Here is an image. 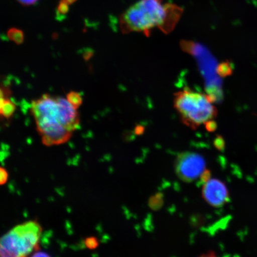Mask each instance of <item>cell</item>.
<instances>
[{
  "label": "cell",
  "instance_id": "6da1fadb",
  "mask_svg": "<svg viewBox=\"0 0 257 257\" xmlns=\"http://www.w3.org/2000/svg\"><path fill=\"white\" fill-rule=\"evenodd\" d=\"M31 111L42 142L47 147L68 142L80 125L78 110L61 96L42 95L32 102Z\"/></svg>",
  "mask_w": 257,
  "mask_h": 257
},
{
  "label": "cell",
  "instance_id": "7a4b0ae2",
  "mask_svg": "<svg viewBox=\"0 0 257 257\" xmlns=\"http://www.w3.org/2000/svg\"><path fill=\"white\" fill-rule=\"evenodd\" d=\"M184 10L173 3L163 0H139L130 6L119 18L123 34L143 32L147 37L154 28L165 34L174 30Z\"/></svg>",
  "mask_w": 257,
  "mask_h": 257
},
{
  "label": "cell",
  "instance_id": "3957f363",
  "mask_svg": "<svg viewBox=\"0 0 257 257\" xmlns=\"http://www.w3.org/2000/svg\"><path fill=\"white\" fill-rule=\"evenodd\" d=\"M173 106L182 123L193 130L214 120L217 115L210 96L188 88L175 93Z\"/></svg>",
  "mask_w": 257,
  "mask_h": 257
},
{
  "label": "cell",
  "instance_id": "277c9868",
  "mask_svg": "<svg viewBox=\"0 0 257 257\" xmlns=\"http://www.w3.org/2000/svg\"><path fill=\"white\" fill-rule=\"evenodd\" d=\"M43 227L36 220L16 225L0 236V257H24L39 250Z\"/></svg>",
  "mask_w": 257,
  "mask_h": 257
},
{
  "label": "cell",
  "instance_id": "5b68a950",
  "mask_svg": "<svg viewBox=\"0 0 257 257\" xmlns=\"http://www.w3.org/2000/svg\"><path fill=\"white\" fill-rule=\"evenodd\" d=\"M205 170V162L200 154L193 152L179 154L175 162V170L178 178L186 183L200 178Z\"/></svg>",
  "mask_w": 257,
  "mask_h": 257
},
{
  "label": "cell",
  "instance_id": "8992f818",
  "mask_svg": "<svg viewBox=\"0 0 257 257\" xmlns=\"http://www.w3.org/2000/svg\"><path fill=\"white\" fill-rule=\"evenodd\" d=\"M202 196L209 205L221 207L229 200V193L224 182L217 179H210L202 189Z\"/></svg>",
  "mask_w": 257,
  "mask_h": 257
},
{
  "label": "cell",
  "instance_id": "52a82bcc",
  "mask_svg": "<svg viewBox=\"0 0 257 257\" xmlns=\"http://www.w3.org/2000/svg\"><path fill=\"white\" fill-rule=\"evenodd\" d=\"M9 39L17 45L24 43L25 40V34L23 31L20 29L12 28L8 31Z\"/></svg>",
  "mask_w": 257,
  "mask_h": 257
},
{
  "label": "cell",
  "instance_id": "ba28073f",
  "mask_svg": "<svg viewBox=\"0 0 257 257\" xmlns=\"http://www.w3.org/2000/svg\"><path fill=\"white\" fill-rule=\"evenodd\" d=\"M16 105L15 102L7 98L6 99L2 110V117L9 120L15 114Z\"/></svg>",
  "mask_w": 257,
  "mask_h": 257
},
{
  "label": "cell",
  "instance_id": "9c48e42d",
  "mask_svg": "<svg viewBox=\"0 0 257 257\" xmlns=\"http://www.w3.org/2000/svg\"><path fill=\"white\" fill-rule=\"evenodd\" d=\"M67 100L73 107L78 110L82 105L83 99L81 94L76 91H70L66 95Z\"/></svg>",
  "mask_w": 257,
  "mask_h": 257
},
{
  "label": "cell",
  "instance_id": "30bf717a",
  "mask_svg": "<svg viewBox=\"0 0 257 257\" xmlns=\"http://www.w3.org/2000/svg\"><path fill=\"white\" fill-rule=\"evenodd\" d=\"M232 68L229 63L224 62L221 63L218 67L217 72L221 76L225 77L230 76L232 74Z\"/></svg>",
  "mask_w": 257,
  "mask_h": 257
},
{
  "label": "cell",
  "instance_id": "8fae6325",
  "mask_svg": "<svg viewBox=\"0 0 257 257\" xmlns=\"http://www.w3.org/2000/svg\"><path fill=\"white\" fill-rule=\"evenodd\" d=\"M69 11V5L68 3L64 2V0H61L57 5V14L60 17H63L68 14Z\"/></svg>",
  "mask_w": 257,
  "mask_h": 257
},
{
  "label": "cell",
  "instance_id": "7c38bea8",
  "mask_svg": "<svg viewBox=\"0 0 257 257\" xmlns=\"http://www.w3.org/2000/svg\"><path fill=\"white\" fill-rule=\"evenodd\" d=\"M84 243L86 248L89 249H95L99 245L98 240L95 237H86Z\"/></svg>",
  "mask_w": 257,
  "mask_h": 257
},
{
  "label": "cell",
  "instance_id": "4fadbf2b",
  "mask_svg": "<svg viewBox=\"0 0 257 257\" xmlns=\"http://www.w3.org/2000/svg\"><path fill=\"white\" fill-rule=\"evenodd\" d=\"M9 176L7 170L0 166V186L4 185L7 183Z\"/></svg>",
  "mask_w": 257,
  "mask_h": 257
},
{
  "label": "cell",
  "instance_id": "5bb4252c",
  "mask_svg": "<svg viewBox=\"0 0 257 257\" xmlns=\"http://www.w3.org/2000/svg\"><path fill=\"white\" fill-rule=\"evenodd\" d=\"M214 146L218 150H223L225 147V143L223 138L218 136L215 138L214 141Z\"/></svg>",
  "mask_w": 257,
  "mask_h": 257
},
{
  "label": "cell",
  "instance_id": "9a60e30c",
  "mask_svg": "<svg viewBox=\"0 0 257 257\" xmlns=\"http://www.w3.org/2000/svg\"><path fill=\"white\" fill-rule=\"evenodd\" d=\"M211 176L210 170L205 169L200 177L201 184H204L205 182L208 181L211 179Z\"/></svg>",
  "mask_w": 257,
  "mask_h": 257
},
{
  "label": "cell",
  "instance_id": "2e32d148",
  "mask_svg": "<svg viewBox=\"0 0 257 257\" xmlns=\"http://www.w3.org/2000/svg\"><path fill=\"white\" fill-rule=\"evenodd\" d=\"M205 124V127L208 132H214L216 130L217 125L214 120L209 121Z\"/></svg>",
  "mask_w": 257,
  "mask_h": 257
},
{
  "label": "cell",
  "instance_id": "e0dca14e",
  "mask_svg": "<svg viewBox=\"0 0 257 257\" xmlns=\"http://www.w3.org/2000/svg\"><path fill=\"white\" fill-rule=\"evenodd\" d=\"M22 6H30L36 4L39 0H17Z\"/></svg>",
  "mask_w": 257,
  "mask_h": 257
},
{
  "label": "cell",
  "instance_id": "ac0fdd59",
  "mask_svg": "<svg viewBox=\"0 0 257 257\" xmlns=\"http://www.w3.org/2000/svg\"><path fill=\"white\" fill-rule=\"evenodd\" d=\"M9 91H6L5 88L0 86V98H8L7 96L9 94Z\"/></svg>",
  "mask_w": 257,
  "mask_h": 257
},
{
  "label": "cell",
  "instance_id": "d6986e66",
  "mask_svg": "<svg viewBox=\"0 0 257 257\" xmlns=\"http://www.w3.org/2000/svg\"><path fill=\"white\" fill-rule=\"evenodd\" d=\"M7 98H0V117H2V110L6 99Z\"/></svg>",
  "mask_w": 257,
  "mask_h": 257
},
{
  "label": "cell",
  "instance_id": "ffe728a7",
  "mask_svg": "<svg viewBox=\"0 0 257 257\" xmlns=\"http://www.w3.org/2000/svg\"><path fill=\"white\" fill-rule=\"evenodd\" d=\"M64 2L68 3L69 5L73 4L74 3H75L77 0H64Z\"/></svg>",
  "mask_w": 257,
  "mask_h": 257
}]
</instances>
